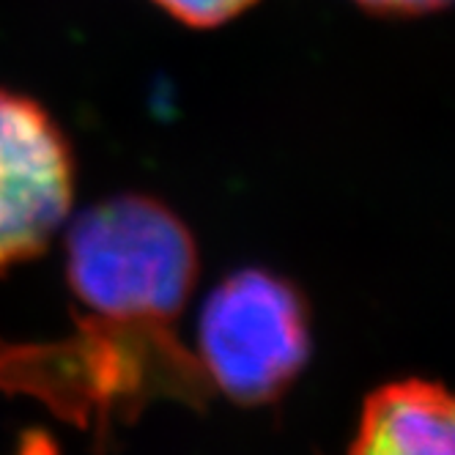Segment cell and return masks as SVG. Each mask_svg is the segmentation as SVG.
I'll use <instances>...</instances> for the list:
<instances>
[{
    "label": "cell",
    "instance_id": "6da1fadb",
    "mask_svg": "<svg viewBox=\"0 0 455 455\" xmlns=\"http://www.w3.org/2000/svg\"><path fill=\"white\" fill-rule=\"evenodd\" d=\"M0 389L105 439L154 401L204 406L212 384L173 323L88 313L44 343H0Z\"/></svg>",
    "mask_w": 455,
    "mask_h": 455
},
{
    "label": "cell",
    "instance_id": "7a4b0ae2",
    "mask_svg": "<svg viewBox=\"0 0 455 455\" xmlns=\"http://www.w3.org/2000/svg\"><path fill=\"white\" fill-rule=\"evenodd\" d=\"M67 277L88 313L173 323L198 277V247L165 204L118 195L69 228Z\"/></svg>",
    "mask_w": 455,
    "mask_h": 455
},
{
    "label": "cell",
    "instance_id": "3957f363",
    "mask_svg": "<svg viewBox=\"0 0 455 455\" xmlns=\"http://www.w3.org/2000/svg\"><path fill=\"white\" fill-rule=\"evenodd\" d=\"M198 363L236 403L275 401L299 376L310 354L302 297L264 269L225 277L204 302Z\"/></svg>",
    "mask_w": 455,
    "mask_h": 455
},
{
    "label": "cell",
    "instance_id": "277c9868",
    "mask_svg": "<svg viewBox=\"0 0 455 455\" xmlns=\"http://www.w3.org/2000/svg\"><path fill=\"white\" fill-rule=\"evenodd\" d=\"M75 162L42 105L0 88V269L39 255L67 222Z\"/></svg>",
    "mask_w": 455,
    "mask_h": 455
},
{
    "label": "cell",
    "instance_id": "5b68a950",
    "mask_svg": "<svg viewBox=\"0 0 455 455\" xmlns=\"http://www.w3.org/2000/svg\"><path fill=\"white\" fill-rule=\"evenodd\" d=\"M348 455H455V417L444 387L409 379L376 389Z\"/></svg>",
    "mask_w": 455,
    "mask_h": 455
},
{
    "label": "cell",
    "instance_id": "8992f818",
    "mask_svg": "<svg viewBox=\"0 0 455 455\" xmlns=\"http://www.w3.org/2000/svg\"><path fill=\"white\" fill-rule=\"evenodd\" d=\"M184 25L192 28H217L228 20L239 17L258 0H154Z\"/></svg>",
    "mask_w": 455,
    "mask_h": 455
},
{
    "label": "cell",
    "instance_id": "52a82bcc",
    "mask_svg": "<svg viewBox=\"0 0 455 455\" xmlns=\"http://www.w3.org/2000/svg\"><path fill=\"white\" fill-rule=\"evenodd\" d=\"M368 12L376 14H393V17H417V14H431L444 6L450 0H354Z\"/></svg>",
    "mask_w": 455,
    "mask_h": 455
}]
</instances>
